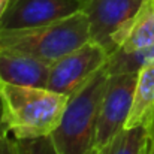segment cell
<instances>
[{"label": "cell", "instance_id": "3957f363", "mask_svg": "<svg viewBox=\"0 0 154 154\" xmlns=\"http://www.w3.org/2000/svg\"><path fill=\"white\" fill-rule=\"evenodd\" d=\"M108 79L109 72L105 64L79 91L69 97L63 118L51 135L58 154H88L93 150Z\"/></svg>", "mask_w": 154, "mask_h": 154}, {"label": "cell", "instance_id": "52a82bcc", "mask_svg": "<svg viewBox=\"0 0 154 154\" xmlns=\"http://www.w3.org/2000/svg\"><path fill=\"white\" fill-rule=\"evenodd\" d=\"M142 0H84L82 12L88 18L90 39L100 44L109 55L112 38L139 9Z\"/></svg>", "mask_w": 154, "mask_h": 154}, {"label": "cell", "instance_id": "e0dca14e", "mask_svg": "<svg viewBox=\"0 0 154 154\" xmlns=\"http://www.w3.org/2000/svg\"><path fill=\"white\" fill-rule=\"evenodd\" d=\"M0 135H8L6 130H5V126L2 123V103H0Z\"/></svg>", "mask_w": 154, "mask_h": 154}, {"label": "cell", "instance_id": "277c9868", "mask_svg": "<svg viewBox=\"0 0 154 154\" xmlns=\"http://www.w3.org/2000/svg\"><path fill=\"white\" fill-rule=\"evenodd\" d=\"M136 79L138 72L109 75L96 126L94 150L108 148L111 142L124 130L132 108Z\"/></svg>", "mask_w": 154, "mask_h": 154}, {"label": "cell", "instance_id": "9a60e30c", "mask_svg": "<svg viewBox=\"0 0 154 154\" xmlns=\"http://www.w3.org/2000/svg\"><path fill=\"white\" fill-rule=\"evenodd\" d=\"M148 141H147V154H154V120L147 126Z\"/></svg>", "mask_w": 154, "mask_h": 154}, {"label": "cell", "instance_id": "ac0fdd59", "mask_svg": "<svg viewBox=\"0 0 154 154\" xmlns=\"http://www.w3.org/2000/svg\"><path fill=\"white\" fill-rule=\"evenodd\" d=\"M88 154H108V148H105V150H91Z\"/></svg>", "mask_w": 154, "mask_h": 154}, {"label": "cell", "instance_id": "4fadbf2b", "mask_svg": "<svg viewBox=\"0 0 154 154\" xmlns=\"http://www.w3.org/2000/svg\"><path fill=\"white\" fill-rule=\"evenodd\" d=\"M18 154H58L51 135L27 138V139H15Z\"/></svg>", "mask_w": 154, "mask_h": 154}, {"label": "cell", "instance_id": "d6986e66", "mask_svg": "<svg viewBox=\"0 0 154 154\" xmlns=\"http://www.w3.org/2000/svg\"><path fill=\"white\" fill-rule=\"evenodd\" d=\"M141 154H147V145H145V148H144V151H142V153Z\"/></svg>", "mask_w": 154, "mask_h": 154}, {"label": "cell", "instance_id": "2e32d148", "mask_svg": "<svg viewBox=\"0 0 154 154\" xmlns=\"http://www.w3.org/2000/svg\"><path fill=\"white\" fill-rule=\"evenodd\" d=\"M9 3H11V0H0V20H2V17H3L5 11L8 9Z\"/></svg>", "mask_w": 154, "mask_h": 154}, {"label": "cell", "instance_id": "8fae6325", "mask_svg": "<svg viewBox=\"0 0 154 154\" xmlns=\"http://www.w3.org/2000/svg\"><path fill=\"white\" fill-rule=\"evenodd\" d=\"M154 60V44L133 52L114 51L106 63L109 75L124 73V72H138L145 63Z\"/></svg>", "mask_w": 154, "mask_h": 154}, {"label": "cell", "instance_id": "ba28073f", "mask_svg": "<svg viewBox=\"0 0 154 154\" xmlns=\"http://www.w3.org/2000/svg\"><path fill=\"white\" fill-rule=\"evenodd\" d=\"M51 63L24 52L0 50V81L29 85L47 87Z\"/></svg>", "mask_w": 154, "mask_h": 154}, {"label": "cell", "instance_id": "5bb4252c", "mask_svg": "<svg viewBox=\"0 0 154 154\" xmlns=\"http://www.w3.org/2000/svg\"><path fill=\"white\" fill-rule=\"evenodd\" d=\"M0 154H18L15 141L9 139L8 135H0Z\"/></svg>", "mask_w": 154, "mask_h": 154}, {"label": "cell", "instance_id": "7a4b0ae2", "mask_svg": "<svg viewBox=\"0 0 154 154\" xmlns=\"http://www.w3.org/2000/svg\"><path fill=\"white\" fill-rule=\"evenodd\" d=\"M88 41L90 24L82 11L32 29L0 30V50L24 52L50 63Z\"/></svg>", "mask_w": 154, "mask_h": 154}, {"label": "cell", "instance_id": "5b68a950", "mask_svg": "<svg viewBox=\"0 0 154 154\" xmlns=\"http://www.w3.org/2000/svg\"><path fill=\"white\" fill-rule=\"evenodd\" d=\"M108 58L109 52L90 39L79 48L52 61L47 87L70 97L102 69Z\"/></svg>", "mask_w": 154, "mask_h": 154}, {"label": "cell", "instance_id": "6da1fadb", "mask_svg": "<svg viewBox=\"0 0 154 154\" xmlns=\"http://www.w3.org/2000/svg\"><path fill=\"white\" fill-rule=\"evenodd\" d=\"M69 96L48 87H29L0 81L2 123L15 139L48 136L58 127Z\"/></svg>", "mask_w": 154, "mask_h": 154}, {"label": "cell", "instance_id": "9c48e42d", "mask_svg": "<svg viewBox=\"0 0 154 154\" xmlns=\"http://www.w3.org/2000/svg\"><path fill=\"white\" fill-rule=\"evenodd\" d=\"M114 51L133 52L154 44V0H142L138 12L112 38Z\"/></svg>", "mask_w": 154, "mask_h": 154}, {"label": "cell", "instance_id": "7c38bea8", "mask_svg": "<svg viewBox=\"0 0 154 154\" xmlns=\"http://www.w3.org/2000/svg\"><path fill=\"white\" fill-rule=\"evenodd\" d=\"M148 141L145 126L124 129L108 147V154H141Z\"/></svg>", "mask_w": 154, "mask_h": 154}, {"label": "cell", "instance_id": "30bf717a", "mask_svg": "<svg viewBox=\"0 0 154 154\" xmlns=\"http://www.w3.org/2000/svg\"><path fill=\"white\" fill-rule=\"evenodd\" d=\"M154 120V60L138 70L136 87L124 129L148 126Z\"/></svg>", "mask_w": 154, "mask_h": 154}, {"label": "cell", "instance_id": "8992f818", "mask_svg": "<svg viewBox=\"0 0 154 154\" xmlns=\"http://www.w3.org/2000/svg\"><path fill=\"white\" fill-rule=\"evenodd\" d=\"M84 0H11L0 20V30L44 26L82 11Z\"/></svg>", "mask_w": 154, "mask_h": 154}]
</instances>
